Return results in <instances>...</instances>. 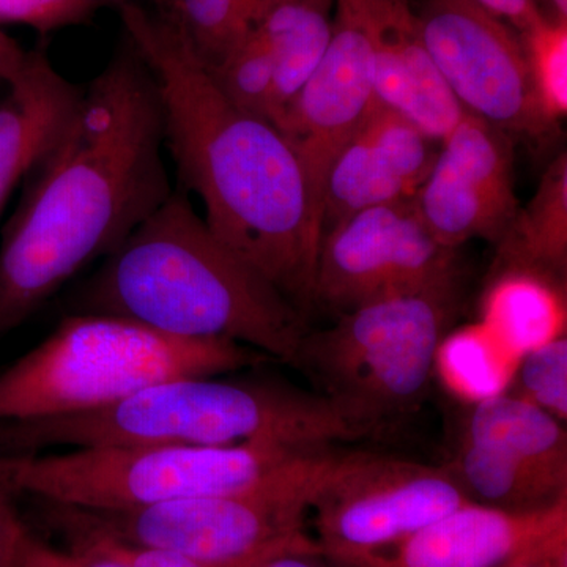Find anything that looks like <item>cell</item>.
<instances>
[{"instance_id": "36", "label": "cell", "mask_w": 567, "mask_h": 567, "mask_svg": "<svg viewBox=\"0 0 567 567\" xmlns=\"http://www.w3.org/2000/svg\"><path fill=\"white\" fill-rule=\"evenodd\" d=\"M513 567H567L565 563L555 561H537V563H525V565H518Z\"/></svg>"}, {"instance_id": "31", "label": "cell", "mask_w": 567, "mask_h": 567, "mask_svg": "<svg viewBox=\"0 0 567 567\" xmlns=\"http://www.w3.org/2000/svg\"><path fill=\"white\" fill-rule=\"evenodd\" d=\"M483 9L507 22L516 32L527 28L537 14L543 13L536 0H475Z\"/></svg>"}, {"instance_id": "34", "label": "cell", "mask_w": 567, "mask_h": 567, "mask_svg": "<svg viewBox=\"0 0 567 567\" xmlns=\"http://www.w3.org/2000/svg\"><path fill=\"white\" fill-rule=\"evenodd\" d=\"M544 3L543 11L546 17L555 21H567V0H537V6Z\"/></svg>"}, {"instance_id": "25", "label": "cell", "mask_w": 567, "mask_h": 567, "mask_svg": "<svg viewBox=\"0 0 567 567\" xmlns=\"http://www.w3.org/2000/svg\"><path fill=\"white\" fill-rule=\"evenodd\" d=\"M517 33L537 111L551 128L567 114V21L539 13Z\"/></svg>"}, {"instance_id": "23", "label": "cell", "mask_w": 567, "mask_h": 567, "mask_svg": "<svg viewBox=\"0 0 567 567\" xmlns=\"http://www.w3.org/2000/svg\"><path fill=\"white\" fill-rule=\"evenodd\" d=\"M276 0H167L162 13L208 66L218 65Z\"/></svg>"}, {"instance_id": "18", "label": "cell", "mask_w": 567, "mask_h": 567, "mask_svg": "<svg viewBox=\"0 0 567 567\" xmlns=\"http://www.w3.org/2000/svg\"><path fill=\"white\" fill-rule=\"evenodd\" d=\"M462 439L567 484V436L561 421L509 391L475 402Z\"/></svg>"}, {"instance_id": "17", "label": "cell", "mask_w": 567, "mask_h": 567, "mask_svg": "<svg viewBox=\"0 0 567 567\" xmlns=\"http://www.w3.org/2000/svg\"><path fill=\"white\" fill-rule=\"evenodd\" d=\"M334 11L336 0H276L254 25L274 69L275 126L322 61L333 33Z\"/></svg>"}, {"instance_id": "38", "label": "cell", "mask_w": 567, "mask_h": 567, "mask_svg": "<svg viewBox=\"0 0 567 567\" xmlns=\"http://www.w3.org/2000/svg\"><path fill=\"white\" fill-rule=\"evenodd\" d=\"M536 3H537V0H536Z\"/></svg>"}, {"instance_id": "2", "label": "cell", "mask_w": 567, "mask_h": 567, "mask_svg": "<svg viewBox=\"0 0 567 567\" xmlns=\"http://www.w3.org/2000/svg\"><path fill=\"white\" fill-rule=\"evenodd\" d=\"M117 10L155 81L181 188L200 200L212 233L305 315L315 305L322 223L289 142L224 95L162 11Z\"/></svg>"}, {"instance_id": "16", "label": "cell", "mask_w": 567, "mask_h": 567, "mask_svg": "<svg viewBox=\"0 0 567 567\" xmlns=\"http://www.w3.org/2000/svg\"><path fill=\"white\" fill-rule=\"evenodd\" d=\"M82 85L55 69L47 47L29 51L0 95V213L11 193L47 155L80 102Z\"/></svg>"}, {"instance_id": "1", "label": "cell", "mask_w": 567, "mask_h": 567, "mask_svg": "<svg viewBox=\"0 0 567 567\" xmlns=\"http://www.w3.org/2000/svg\"><path fill=\"white\" fill-rule=\"evenodd\" d=\"M151 70L122 43L25 177L0 245V334L103 259L173 193Z\"/></svg>"}, {"instance_id": "14", "label": "cell", "mask_w": 567, "mask_h": 567, "mask_svg": "<svg viewBox=\"0 0 567 567\" xmlns=\"http://www.w3.org/2000/svg\"><path fill=\"white\" fill-rule=\"evenodd\" d=\"M567 565V498L535 511L468 502L394 546L336 567Z\"/></svg>"}, {"instance_id": "20", "label": "cell", "mask_w": 567, "mask_h": 567, "mask_svg": "<svg viewBox=\"0 0 567 567\" xmlns=\"http://www.w3.org/2000/svg\"><path fill=\"white\" fill-rule=\"evenodd\" d=\"M481 323L506 352L524 354L565 334L561 284L528 270H498L483 300Z\"/></svg>"}, {"instance_id": "3", "label": "cell", "mask_w": 567, "mask_h": 567, "mask_svg": "<svg viewBox=\"0 0 567 567\" xmlns=\"http://www.w3.org/2000/svg\"><path fill=\"white\" fill-rule=\"evenodd\" d=\"M82 312L229 339L290 365L308 333L303 312L212 233L181 186L82 282L71 315Z\"/></svg>"}, {"instance_id": "13", "label": "cell", "mask_w": 567, "mask_h": 567, "mask_svg": "<svg viewBox=\"0 0 567 567\" xmlns=\"http://www.w3.org/2000/svg\"><path fill=\"white\" fill-rule=\"evenodd\" d=\"M412 203L432 237L446 248L458 249L473 238L498 244L520 208L509 134L465 114L442 141Z\"/></svg>"}, {"instance_id": "11", "label": "cell", "mask_w": 567, "mask_h": 567, "mask_svg": "<svg viewBox=\"0 0 567 567\" xmlns=\"http://www.w3.org/2000/svg\"><path fill=\"white\" fill-rule=\"evenodd\" d=\"M436 69L466 114L513 137H539L537 111L518 33L475 0H410Z\"/></svg>"}, {"instance_id": "8", "label": "cell", "mask_w": 567, "mask_h": 567, "mask_svg": "<svg viewBox=\"0 0 567 567\" xmlns=\"http://www.w3.org/2000/svg\"><path fill=\"white\" fill-rule=\"evenodd\" d=\"M334 454L331 447L319 451L249 494L204 496L134 509L48 507L62 529L173 551L208 567H257L286 551H319L306 533V520Z\"/></svg>"}, {"instance_id": "35", "label": "cell", "mask_w": 567, "mask_h": 567, "mask_svg": "<svg viewBox=\"0 0 567 567\" xmlns=\"http://www.w3.org/2000/svg\"><path fill=\"white\" fill-rule=\"evenodd\" d=\"M100 3V7L103 6H114L117 9H121L123 6H132V3H137V6L151 7V9L163 10L166 7L167 0H96Z\"/></svg>"}, {"instance_id": "6", "label": "cell", "mask_w": 567, "mask_h": 567, "mask_svg": "<svg viewBox=\"0 0 567 567\" xmlns=\"http://www.w3.org/2000/svg\"><path fill=\"white\" fill-rule=\"evenodd\" d=\"M323 450L328 447L241 443L0 454V491L20 492L44 505L73 509H134L204 496L249 494Z\"/></svg>"}, {"instance_id": "29", "label": "cell", "mask_w": 567, "mask_h": 567, "mask_svg": "<svg viewBox=\"0 0 567 567\" xmlns=\"http://www.w3.org/2000/svg\"><path fill=\"white\" fill-rule=\"evenodd\" d=\"M20 567H126L117 559L82 548H58L31 535L21 551Z\"/></svg>"}, {"instance_id": "19", "label": "cell", "mask_w": 567, "mask_h": 567, "mask_svg": "<svg viewBox=\"0 0 567 567\" xmlns=\"http://www.w3.org/2000/svg\"><path fill=\"white\" fill-rule=\"evenodd\" d=\"M498 270L535 271L565 282L567 268V155L548 164L537 192L498 240Z\"/></svg>"}, {"instance_id": "28", "label": "cell", "mask_w": 567, "mask_h": 567, "mask_svg": "<svg viewBox=\"0 0 567 567\" xmlns=\"http://www.w3.org/2000/svg\"><path fill=\"white\" fill-rule=\"evenodd\" d=\"M69 535L70 547L82 550L95 551L106 557L117 559L126 567H208L193 559L173 554V551L132 546V544L118 543L110 537L92 535V533L63 529Z\"/></svg>"}, {"instance_id": "32", "label": "cell", "mask_w": 567, "mask_h": 567, "mask_svg": "<svg viewBox=\"0 0 567 567\" xmlns=\"http://www.w3.org/2000/svg\"><path fill=\"white\" fill-rule=\"evenodd\" d=\"M29 51L0 28V85L14 80L28 61Z\"/></svg>"}, {"instance_id": "4", "label": "cell", "mask_w": 567, "mask_h": 567, "mask_svg": "<svg viewBox=\"0 0 567 567\" xmlns=\"http://www.w3.org/2000/svg\"><path fill=\"white\" fill-rule=\"evenodd\" d=\"M358 436L322 394L262 377H182L145 388L107 409L0 423L2 454L47 453L59 447L241 443L322 450Z\"/></svg>"}, {"instance_id": "27", "label": "cell", "mask_w": 567, "mask_h": 567, "mask_svg": "<svg viewBox=\"0 0 567 567\" xmlns=\"http://www.w3.org/2000/svg\"><path fill=\"white\" fill-rule=\"evenodd\" d=\"M99 9L96 0H0V28L24 25L44 35L85 24Z\"/></svg>"}, {"instance_id": "24", "label": "cell", "mask_w": 567, "mask_h": 567, "mask_svg": "<svg viewBox=\"0 0 567 567\" xmlns=\"http://www.w3.org/2000/svg\"><path fill=\"white\" fill-rule=\"evenodd\" d=\"M506 352L483 323L445 336L436 353L435 371L442 372L447 385L472 399L473 404L507 391Z\"/></svg>"}, {"instance_id": "37", "label": "cell", "mask_w": 567, "mask_h": 567, "mask_svg": "<svg viewBox=\"0 0 567 567\" xmlns=\"http://www.w3.org/2000/svg\"><path fill=\"white\" fill-rule=\"evenodd\" d=\"M2 499H6V496H3L2 491H0V502H2Z\"/></svg>"}, {"instance_id": "22", "label": "cell", "mask_w": 567, "mask_h": 567, "mask_svg": "<svg viewBox=\"0 0 567 567\" xmlns=\"http://www.w3.org/2000/svg\"><path fill=\"white\" fill-rule=\"evenodd\" d=\"M472 502L507 511H535L567 498V484L477 443L461 439L446 465Z\"/></svg>"}, {"instance_id": "30", "label": "cell", "mask_w": 567, "mask_h": 567, "mask_svg": "<svg viewBox=\"0 0 567 567\" xmlns=\"http://www.w3.org/2000/svg\"><path fill=\"white\" fill-rule=\"evenodd\" d=\"M29 532L18 520L6 499L0 502V567H20L21 551Z\"/></svg>"}, {"instance_id": "5", "label": "cell", "mask_w": 567, "mask_h": 567, "mask_svg": "<svg viewBox=\"0 0 567 567\" xmlns=\"http://www.w3.org/2000/svg\"><path fill=\"white\" fill-rule=\"evenodd\" d=\"M267 361L229 339L178 338L125 317L69 315L0 374V423L107 409L167 380L234 374Z\"/></svg>"}, {"instance_id": "15", "label": "cell", "mask_w": 567, "mask_h": 567, "mask_svg": "<svg viewBox=\"0 0 567 567\" xmlns=\"http://www.w3.org/2000/svg\"><path fill=\"white\" fill-rule=\"evenodd\" d=\"M365 7L377 103L442 144L466 112L425 47L412 2L365 0Z\"/></svg>"}, {"instance_id": "10", "label": "cell", "mask_w": 567, "mask_h": 567, "mask_svg": "<svg viewBox=\"0 0 567 567\" xmlns=\"http://www.w3.org/2000/svg\"><path fill=\"white\" fill-rule=\"evenodd\" d=\"M461 279L457 249L440 245L412 199L368 208L322 235L315 305L339 316L382 298Z\"/></svg>"}, {"instance_id": "21", "label": "cell", "mask_w": 567, "mask_h": 567, "mask_svg": "<svg viewBox=\"0 0 567 567\" xmlns=\"http://www.w3.org/2000/svg\"><path fill=\"white\" fill-rule=\"evenodd\" d=\"M416 188L374 140L358 130L331 164L322 199V235L354 213L402 203Z\"/></svg>"}, {"instance_id": "7", "label": "cell", "mask_w": 567, "mask_h": 567, "mask_svg": "<svg viewBox=\"0 0 567 567\" xmlns=\"http://www.w3.org/2000/svg\"><path fill=\"white\" fill-rule=\"evenodd\" d=\"M461 279L394 295L306 333L293 368L352 425L371 434L409 415L435 374L436 353L461 305Z\"/></svg>"}, {"instance_id": "12", "label": "cell", "mask_w": 567, "mask_h": 567, "mask_svg": "<svg viewBox=\"0 0 567 567\" xmlns=\"http://www.w3.org/2000/svg\"><path fill=\"white\" fill-rule=\"evenodd\" d=\"M375 104L365 0H336L333 33L322 61L276 126L303 167L319 216L331 164Z\"/></svg>"}, {"instance_id": "26", "label": "cell", "mask_w": 567, "mask_h": 567, "mask_svg": "<svg viewBox=\"0 0 567 567\" xmlns=\"http://www.w3.org/2000/svg\"><path fill=\"white\" fill-rule=\"evenodd\" d=\"M514 390L509 393L532 402L548 415L567 420V338L559 334L546 344L520 354Z\"/></svg>"}, {"instance_id": "33", "label": "cell", "mask_w": 567, "mask_h": 567, "mask_svg": "<svg viewBox=\"0 0 567 567\" xmlns=\"http://www.w3.org/2000/svg\"><path fill=\"white\" fill-rule=\"evenodd\" d=\"M319 551L295 550L276 555L257 567H328L322 563Z\"/></svg>"}, {"instance_id": "9", "label": "cell", "mask_w": 567, "mask_h": 567, "mask_svg": "<svg viewBox=\"0 0 567 567\" xmlns=\"http://www.w3.org/2000/svg\"><path fill=\"white\" fill-rule=\"evenodd\" d=\"M472 502L447 466L372 453H336L309 516L333 566L401 543Z\"/></svg>"}]
</instances>
